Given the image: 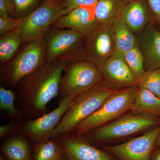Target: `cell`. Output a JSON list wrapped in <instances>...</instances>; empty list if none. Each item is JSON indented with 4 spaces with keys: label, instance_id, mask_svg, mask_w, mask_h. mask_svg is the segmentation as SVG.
<instances>
[{
    "label": "cell",
    "instance_id": "6da1fadb",
    "mask_svg": "<svg viewBox=\"0 0 160 160\" xmlns=\"http://www.w3.org/2000/svg\"><path fill=\"white\" fill-rule=\"evenodd\" d=\"M67 61L46 63L18 84V107L25 120L49 112L47 106L59 94L60 84Z\"/></svg>",
    "mask_w": 160,
    "mask_h": 160
},
{
    "label": "cell",
    "instance_id": "7a4b0ae2",
    "mask_svg": "<svg viewBox=\"0 0 160 160\" xmlns=\"http://www.w3.org/2000/svg\"><path fill=\"white\" fill-rule=\"evenodd\" d=\"M160 126V118L129 111L113 122L82 136L97 147L114 146Z\"/></svg>",
    "mask_w": 160,
    "mask_h": 160
},
{
    "label": "cell",
    "instance_id": "3957f363",
    "mask_svg": "<svg viewBox=\"0 0 160 160\" xmlns=\"http://www.w3.org/2000/svg\"><path fill=\"white\" fill-rule=\"evenodd\" d=\"M118 90L108 88L102 81L73 100L55 128L51 138L74 132L78 125L93 114Z\"/></svg>",
    "mask_w": 160,
    "mask_h": 160
},
{
    "label": "cell",
    "instance_id": "277c9868",
    "mask_svg": "<svg viewBox=\"0 0 160 160\" xmlns=\"http://www.w3.org/2000/svg\"><path fill=\"white\" fill-rule=\"evenodd\" d=\"M43 40L47 63L86 61V37L78 32L52 26Z\"/></svg>",
    "mask_w": 160,
    "mask_h": 160
},
{
    "label": "cell",
    "instance_id": "5b68a950",
    "mask_svg": "<svg viewBox=\"0 0 160 160\" xmlns=\"http://www.w3.org/2000/svg\"><path fill=\"white\" fill-rule=\"evenodd\" d=\"M24 47L1 70V82L13 87L46 64L43 38L24 45Z\"/></svg>",
    "mask_w": 160,
    "mask_h": 160
},
{
    "label": "cell",
    "instance_id": "8992f818",
    "mask_svg": "<svg viewBox=\"0 0 160 160\" xmlns=\"http://www.w3.org/2000/svg\"><path fill=\"white\" fill-rule=\"evenodd\" d=\"M138 90V86H133L118 90L106 100L99 109L79 124L74 133L84 136L129 112Z\"/></svg>",
    "mask_w": 160,
    "mask_h": 160
},
{
    "label": "cell",
    "instance_id": "52a82bcc",
    "mask_svg": "<svg viewBox=\"0 0 160 160\" xmlns=\"http://www.w3.org/2000/svg\"><path fill=\"white\" fill-rule=\"evenodd\" d=\"M102 81L97 65L87 61L68 62L60 81V98H75Z\"/></svg>",
    "mask_w": 160,
    "mask_h": 160
},
{
    "label": "cell",
    "instance_id": "ba28073f",
    "mask_svg": "<svg viewBox=\"0 0 160 160\" xmlns=\"http://www.w3.org/2000/svg\"><path fill=\"white\" fill-rule=\"evenodd\" d=\"M59 3L42 0L37 9L24 18L21 33L24 45L43 38L54 22L63 15Z\"/></svg>",
    "mask_w": 160,
    "mask_h": 160
},
{
    "label": "cell",
    "instance_id": "9c48e42d",
    "mask_svg": "<svg viewBox=\"0 0 160 160\" xmlns=\"http://www.w3.org/2000/svg\"><path fill=\"white\" fill-rule=\"evenodd\" d=\"M74 99L69 98L61 99L58 106L54 110L37 118L25 120L18 132L28 138L32 144L49 140Z\"/></svg>",
    "mask_w": 160,
    "mask_h": 160
},
{
    "label": "cell",
    "instance_id": "30bf717a",
    "mask_svg": "<svg viewBox=\"0 0 160 160\" xmlns=\"http://www.w3.org/2000/svg\"><path fill=\"white\" fill-rule=\"evenodd\" d=\"M160 133V126L125 142L102 148L118 160H151Z\"/></svg>",
    "mask_w": 160,
    "mask_h": 160
},
{
    "label": "cell",
    "instance_id": "8fae6325",
    "mask_svg": "<svg viewBox=\"0 0 160 160\" xmlns=\"http://www.w3.org/2000/svg\"><path fill=\"white\" fill-rule=\"evenodd\" d=\"M102 82L109 89H120L138 86L139 81L125 59L124 54L116 50L102 65L98 66Z\"/></svg>",
    "mask_w": 160,
    "mask_h": 160
},
{
    "label": "cell",
    "instance_id": "7c38bea8",
    "mask_svg": "<svg viewBox=\"0 0 160 160\" xmlns=\"http://www.w3.org/2000/svg\"><path fill=\"white\" fill-rule=\"evenodd\" d=\"M112 25H99L86 38V61L100 66L117 50Z\"/></svg>",
    "mask_w": 160,
    "mask_h": 160
},
{
    "label": "cell",
    "instance_id": "4fadbf2b",
    "mask_svg": "<svg viewBox=\"0 0 160 160\" xmlns=\"http://www.w3.org/2000/svg\"><path fill=\"white\" fill-rule=\"evenodd\" d=\"M68 160H118L113 155L74 132L58 137Z\"/></svg>",
    "mask_w": 160,
    "mask_h": 160
},
{
    "label": "cell",
    "instance_id": "5bb4252c",
    "mask_svg": "<svg viewBox=\"0 0 160 160\" xmlns=\"http://www.w3.org/2000/svg\"><path fill=\"white\" fill-rule=\"evenodd\" d=\"M99 25L95 15V7H81L72 9L62 15L52 26L73 29L86 38Z\"/></svg>",
    "mask_w": 160,
    "mask_h": 160
},
{
    "label": "cell",
    "instance_id": "9a60e30c",
    "mask_svg": "<svg viewBox=\"0 0 160 160\" xmlns=\"http://www.w3.org/2000/svg\"><path fill=\"white\" fill-rule=\"evenodd\" d=\"M144 60L145 71L160 68V31L152 23L136 35Z\"/></svg>",
    "mask_w": 160,
    "mask_h": 160
},
{
    "label": "cell",
    "instance_id": "2e32d148",
    "mask_svg": "<svg viewBox=\"0 0 160 160\" xmlns=\"http://www.w3.org/2000/svg\"><path fill=\"white\" fill-rule=\"evenodd\" d=\"M120 18L136 35L141 33L155 18L146 0H128Z\"/></svg>",
    "mask_w": 160,
    "mask_h": 160
},
{
    "label": "cell",
    "instance_id": "e0dca14e",
    "mask_svg": "<svg viewBox=\"0 0 160 160\" xmlns=\"http://www.w3.org/2000/svg\"><path fill=\"white\" fill-rule=\"evenodd\" d=\"M1 150L8 160H33L31 141L19 132L5 140Z\"/></svg>",
    "mask_w": 160,
    "mask_h": 160
},
{
    "label": "cell",
    "instance_id": "ac0fdd59",
    "mask_svg": "<svg viewBox=\"0 0 160 160\" xmlns=\"http://www.w3.org/2000/svg\"><path fill=\"white\" fill-rule=\"evenodd\" d=\"M128 0H99L95 7V15L99 25H112L120 18Z\"/></svg>",
    "mask_w": 160,
    "mask_h": 160
},
{
    "label": "cell",
    "instance_id": "d6986e66",
    "mask_svg": "<svg viewBox=\"0 0 160 160\" xmlns=\"http://www.w3.org/2000/svg\"><path fill=\"white\" fill-rule=\"evenodd\" d=\"M130 111L137 114L150 115L160 118V98L147 89L138 87Z\"/></svg>",
    "mask_w": 160,
    "mask_h": 160
},
{
    "label": "cell",
    "instance_id": "ffe728a7",
    "mask_svg": "<svg viewBox=\"0 0 160 160\" xmlns=\"http://www.w3.org/2000/svg\"><path fill=\"white\" fill-rule=\"evenodd\" d=\"M33 160H68L65 150L57 138H51L33 143Z\"/></svg>",
    "mask_w": 160,
    "mask_h": 160
},
{
    "label": "cell",
    "instance_id": "44dd1931",
    "mask_svg": "<svg viewBox=\"0 0 160 160\" xmlns=\"http://www.w3.org/2000/svg\"><path fill=\"white\" fill-rule=\"evenodd\" d=\"M21 27L1 35L0 37V62L4 65L11 61L23 44Z\"/></svg>",
    "mask_w": 160,
    "mask_h": 160
},
{
    "label": "cell",
    "instance_id": "7402d4cb",
    "mask_svg": "<svg viewBox=\"0 0 160 160\" xmlns=\"http://www.w3.org/2000/svg\"><path fill=\"white\" fill-rule=\"evenodd\" d=\"M112 28L117 50L125 54L134 47L137 44L136 35L122 20H117Z\"/></svg>",
    "mask_w": 160,
    "mask_h": 160
},
{
    "label": "cell",
    "instance_id": "603a6c76",
    "mask_svg": "<svg viewBox=\"0 0 160 160\" xmlns=\"http://www.w3.org/2000/svg\"><path fill=\"white\" fill-rule=\"evenodd\" d=\"M16 98V94L12 90L1 86L0 108L1 110L6 112L7 117L9 118L21 121H25L22 113L15 105Z\"/></svg>",
    "mask_w": 160,
    "mask_h": 160
},
{
    "label": "cell",
    "instance_id": "cb8c5ba5",
    "mask_svg": "<svg viewBox=\"0 0 160 160\" xmlns=\"http://www.w3.org/2000/svg\"><path fill=\"white\" fill-rule=\"evenodd\" d=\"M125 59L137 77L139 82L145 72L144 58L137 43L130 51L124 54Z\"/></svg>",
    "mask_w": 160,
    "mask_h": 160
},
{
    "label": "cell",
    "instance_id": "d4e9b609",
    "mask_svg": "<svg viewBox=\"0 0 160 160\" xmlns=\"http://www.w3.org/2000/svg\"><path fill=\"white\" fill-rule=\"evenodd\" d=\"M138 87L147 89L160 98V68L145 71Z\"/></svg>",
    "mask_w": 160,
    "mask_h": 160
},
{
    "label": "cell",
    "instance_id": "484cf974",
    "mask_svg": "<svg viewBox=\"0 0 160 160\" xmlns=\"http://www.w3.org/2000/svg\"><path fill=\"white\" fill-rule=\"evenodd\" d=\"M15 18L26 17L40 5L41 0H13Z\"/></svg>",
    "mask_w": 160,
    "mask_h": 160
},
{
    "label": "cell",
    "instance_id": "4316f807",
    "mask_svg": "<svg viewBox=\"0 0 160 160\" xmlns=\"http://www.w3.org/2000/svg\"><path fill=\"white\" fill-rule=\"evenodd\" d=\"M99 0H62L59 3L64 15L72 9L81 7H95Z\"/></svg>",
    "mask_w": 160,
    "mask_h": 160
},
{
    "label": "cell",
    "instance_id": "83f0119b",
    "mask_svg": "<svg viewBox=\"0 0 160 160\" xmlns=\"http://www.w3.org/2000/svg\"><path fill=\"white\" fill-rule=\"evenodd\" d=\"M24 18H15L5 16H0V35L12 31L22 26Z\"/></svg>",
    "mask_w": 160,
    "mask_h": 160
},
{
    "label": "cell",
    "instance_id": "f1b7e54d",
    "mask_svg": "<svg viewBox=\"0 0 160 160\" xmlns=\"http://www.w3.org/2000/svg\"><path fill=\"white\" fill-rule=\"evenodd\" d=\"M23 121L18 120H12L7 124L0 127V138L8 136L12 133L18 132L21 128Z\"/></svg>",
    "mask_w": 160,
    "mask_h": 160
},
{
    "label": "cell",
    "instance_id": "f546056e",
    "mask_svg": "<svg viewBox=\"0 0 160 160\" xmlns=\"http://www.w3.org/2000/svg\"><path fill=\"white\" fill-rule=\"evenodd\" d=\"M14 18L15 6L13 0H0V16Z\"/></svg>",
    "mask_w": 160,
    "mask_h": 160
},
{
    "label": "cell",
    "instance_id": "4dcf8cb0",
    "mask_svg": "<svg viewBox=\"0 0 160 160\" xmlns=\"http://www.w3.org/2000/svg\"><path fill=\"white\" fill-rule=\"evenodd\" d=\"M155 19L160 25V0H146Z\"/></svg>",
    "mask_w": 160,
    "mask_h": 160
},
{
    "label": "cell",
    "instance_id": "1f68e13d",
    "mask_svg": "<svg viewBox=\"0 0 160 160\" xmlns=\"http://www.w3.org/2000/svg\"><path fill=\"white\" fill-rule=\"evenodd\" d=\"M151 160H160V148L155 149L152 152Z\"/></svg>",
    "mask_w": 160,
    "mask_h": 160
},
{
    "label": "cell",
    "instance_id": "d6a6232c",
    "mask_svg": "<svg viewBox=\"0 0 160 160\" xmlns=\"http://www.w3.org/2000/svg\"><path fill=\"white\" fill-rule=\"evenodd\" d=\"M160 148V133L158 135L157 138L155 142V149H158Z\"/></svg>",
    "mask_w": 160,
    "mask_h": 160
},
{
    "label": "cell",
    "instance_id": "836d02e7",
    "mask_svg": "<svg viewBox=\"0 0 160 160\" xmlns=\"http://www.w3.org/2000/svg\"><path fill=\"white\" fill-rule=\"evenodd\" d=\"M53 1H54L56 3H58H58L61 2L62 0H53Z\"/></svg>",
    "mask_w": 160,
    "mask_h": 160
},
{
    "label": "cell",
    "instance_id": "e575fe53",
    "mask_svg": "<svg viewBox=\"0 0 160 160\" xmlns=\"http://www.w3.org/2000/svg\"><path fill=\"white\" fill-rule=\"evenodd\" d=\"M0 160H6V159L4 158L1 155V156H0Z\"/></svg>",
    "mask_w": 160,
    "mask_h": 160
}]
</instances>
